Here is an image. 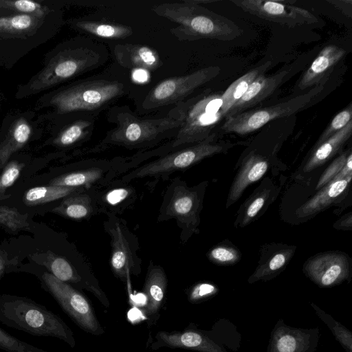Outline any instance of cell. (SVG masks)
Returning <instances> with one entry per match:
<instances>
[{
	"label": "cell",
	"instance_id": "obj_29",
	"mask_svg": "<svg viewBox=\"0 0 352 352\" xmlns=\"http://www.w3.org/2000/svg\"><path fill=\"white\" fill-rule=\"evenodd\" d=\"M67 23L80 33L102 39H124L133 34L131 26L113 21L73 18Z\"/></svg>",
	"mask_w": 352,
	"mask_h": 352
},
{
	"label": "cell",
	"instance_id": "obj_35",
	"mask_svg": "<svg viewBox=\"0 0 352 352\" xmlns=\"http://www.w3.org/2000/svg\"><path fill=\"white\" fill-rule=\"evenodd\" d=\"M28 158L10 159L0 172V201L10 196L8 191L15 184L26 167Z\"/></svg>",
	"mask_w": 352,
	"mask_h": 352
},
{
	"label": "cell",
	"instance_id": "obj_4",
	"mask_svg": "<svg viewBox=\"0 0 352 352\" xmlns=\"http://www.w3.org/2000/svg\"><path fill=\"white\" fill-rule=\"evenodd\" d=\"M159 16L178 25L170 30L180 41H193L203 38L231 41L243 31L234 22L218 14L191 0L179 3H163L153 7Z\"/></svg>",
	"mask_w": 352,
	"mask_h": 352
},
{
	"label": "cell",
	"instance_id": "obj_6",
	"mask_svg": "<svg viewBox=\"0 0 352 352\" xmlns=\"http://www.w3.org/2000/svg\"><path fill=\"white\" fill-rule=\"evenodd\" d=\"M0 322L32 335L58 338L72 348L76 345L73 331L61 318L24 296L0 295Z\"/></svg>",
	"mask_w": 352,
	"mask_h": 352
},
{
	"label": "cell",
	"instance_id": "obj_34",
	"mask_svg": "<svg viewBox=\"0 0 352 352\" xmlns=\"http://www.w3.org/2000/svg\"><path fill=\"white\" fill-rule=\"evenodd\" d=\"M87 188L47 185L36 186L26 190L23 197L24 204L29 206L42 205L58 200Z\"/></svg>",
	"mask_w": 352,
	"mask_h": 352
},
{
	"label": "cell",
	"instance_id": "obj_14",
	"mask_svg": "<svg viewBox=\"0 0 352 352\" xmlns=\"http://www.w3.org/2000/svg\"><path fill=\"white\" fill-rule=\"evenodd\" d=\"M302 272L318 287H333L351 280V259L340 251L320 252L305 261Z\"/></svg>",
	"mask_w": 352,
	"mask_h": 352
},
{
	"label": "cell",
	"instance_id": "obj_32",
	"mask_svg": "<svg viewBox=\"0 0 352 352\" xmlns=\"http://www.w3.org/2000/svg\"><path fill=\"white\" fill-rule=\"evenodd\" d=\"M45 17L19 13L0 16V36L22 37L32 34L42 25Z\"/></svg>",
	"mask_w": 352,
	"mask_h": 352
},
{
	"label": "cell",
	"instance_id": "obj_37",
	"mask_svg": "<svg viewBox=\"0 0 352 352\" xmlns=\"http://www.w3.org/2000/svg\"><path fill=\"white\" fill-rule=\"evenodd\" d=\"M208 260L214 264L228 266L239 261L241 257L239 250L228 241H224L212 248L207 253Z\"/></svg>",
	"mask_w": 352,
	"mask_h": 352
},
{
	"label": "cell",
	"instance_id": "obj_30",
	"mask_svg": "<svg viewBox=\"0 0 352 352\" xmlns=\"http://www.w3.org/2000/svg\"><path fill=\"white\" fill-rule=\"evenodd\" d=\"M351 134L352 121L324 142L314 147L313 151L302 168V173L311 172L340 153L350 139Z\"/></svg>",
	"mask_w": 352,
	"mask_h": 352
},
{
	"label": "cell",
	"instance_id": "obj_20",
	"mask_svg": "<svg viewBox=\"0 0 352 352\" xmlns=\"http://www.w3.org/2000/svg\"><path fill=\"white\" fill-rule=\"evenodd\" d=\"M269 166L270 160L264 155L256 150L248 153L230 188L226 208L237 201L248 186L259 180L266 173Z\"/></svg>",
	"mask_w": 352,
	"mask_h": 352
},
{
	"label": "cell",
	"instance_id": "obj_36",
	"mask_svg": "<svg viewBox=\"0 0 352 352\" xmlns=\"http://www.w3.org/2000/svg\"><path fill=\"white\" fill-rule=\"evenodd\" d=\"M310 305L318 318L328 327L336 340L346 352H352L351 331L314 302H310Z\"/></svg>",
	"mask_w": 352,
	"mask_h": 352
},
{
	"label": "cell",
	"instance_id": "obj_46",
	"mask_svg": "<svg viewBox=\"0 0 352 352\" xmlns=\"http://www.w3.org/2000/svg\"><path fill=\"white\" fill-rule=\"evenodd\" d=\"M351 219V212H349L348 214L342 217L337 221L333 225V227L336 229L351 230L352 227Z\"/></svg>",
	"mask_w": 352,
	"mask_h": 352
},
{
	"label": "cell",
	"instance_id": "obj_33",
	"mask_svg": "<svg viewBox=\"0 0 352 352\" xmlns=\"http://www.w3.org/2000/svg\"><path fill=\"white\" fill-rule=\"evenodd\" d=\"M272 62L267 61L256 67L234 81L226 90L221 94L223 101L222 111L226 116L230 109L240 100L248 90L250 84L260 75L264 74L271 67Z\"/></svg>",
	"mask_w": 352,
	"mask_h": 352
},
{
	"label": "cell",
	"instance_id": "obj_7",
	"mask_svg": "<svg viewBox=\"0 0 352 352\" xmlns=\"http://www.w3.org/2000/svg\"><path fill=\"white\" fill-rule=\"evenodd\" d=\"M237 144L219 140L216 132L206 139L173 151L157 159L136 166L113 179L111 183H129L136 179L153 177L165 179L173 173L186 169L205 158L227 153Z\"/></svg>",
	"mask_w": 352,
	"mask_h": 352
},
{
	"label": "cell",
	"instance_id": "obj_43",
	"mask_svg": "<svg viewBox=\"0 0 352 352\" xmlns=\"http://www.w3.org/2000/svg\"><path fill=\"white\" fill-rule=\"evenodd\" d=\"M351 153V149L345 151L331 162L319 178L316 190H320L334 179L346 164L348 156Z\"/></svg>",
	"mask_w": 352,
	"mask_h": 352
},
{
	"label": "cell",
	"instance_id": "obj_40",
	"mask_svg": "<svg viewBox=\"0 0 352 352\" xmlns=\"http://www.w3.org/2000/svg\"><path fill=\"white\" fill-rule=\"evenodd\" d=\"M351 118L352 104H349L346 108L340 111L333 117L328 126L318 138L314 147L322 144L330 137L342 129L345 126H346L350 122L352 121Z\"/></svg>",
	"mask_w": 352,
	"mask_h": 352
},
{
	"label": "cell",
	"instance_id": "obj_39",
	"mask_svg": "<svg viewBox=\"0 0 352 352\" xmlns=\"http://www.w3.org/2000/svg\"><path fill=\"white\" fill-rule=\"evenodd\" d=\"M0 8L41 16H46L50 12L48 6L30 0H0Z\"/></svg>",
	"mask_w": 352,
	"mask_h": 352
},
{
	"label": "cell",
	"instance_id": "obj_23",
	"mask_svg": "<svg viewBox=\"0 0 352 352\" xmlns=\"http://www.w3.org/2000/svg\"><path fill=\"white\" fill-rule=\"evenodd\" d=\"M296 246L283 244L270 245L263 250L258 265L248 279L250 284L257 281H268L283 272L296 251Z\"/></svg>",
	"mask_w": 352,
	"mask_h": 352
},
{
	"label": "cell",
	"instance_id": "obj_19",
	"mask_svg": "<svg viewBox=\"0 0 352 352\" xmlns=\"http://www.w3.org/2000/svg\"><path fill=\"white\" fill-rule=\"evenodd\" d=\"M67 116L70 119L53 134L47 143L63 151L80 146L91 138L98 115L77 113Z\"/></svg>",
	"mask_w": 352,
	"mask_h": 352
},
{
	"label": "cell",
	"instance_id": "obj_38",
	"mask_svg": "<svg viewBox=\"0 0 352 352\" xmlns=\"http://www.w3.org/2000/svg\"><path fill=\"white\" fill-rule=\"evenodd\" d=\"M0 225L12 234L30 230L28 214H22L14 208L0 206Z\"/></svg>",
	"mask_w": 352,
	"mask_h": 352
},
{
	"label": "cell",
	"instance_id": "obj_12",
	"mask_svg": "<svg viewBox=\"0 0 352 352\" xmlns=\"http://www.w3.org/2000/svg\"><path fill=\"white\" fill-rule=\"evenodd\" d=\"M42 285L62 309L82 330L102 336L104 330L96 317L91 303L78 289L45 272L40 277Z\"/></svg>",
	"mask_w": 352,
	"mask_h": 352
},
{
	"label": "cell",
	"instance_id": "obj_16",
	"mask_svg": "<svg viewBox=\"0 0 352 352\" xmlns=\"http://www.w3.org/2000/svg\"><path fill=\"white\" fill-rule=\"evenodd\" d=\"M31 111L8 114L0 129V172L17 151L41 133Z\"/></svg>",
	"mask_w": 352,
	"mask_h": 352
},
{
	"label": "cell",
	"instance_id": "obj_25",
	"mask_svg": "<svg viewBox=\"0 0 352 352\" xmlns=\"http://www.w3.org/2000/svg\"><path fill=\"white\" fill-rule=\"evenodd\" d=\"M96 188H89L69 195L51 212L73 220H85L101 213L97 201Z\"/></svg>",
	"mask_w": 352,
	"mask_h": 352
},
{
	"label": "cell",
	"instance_id": "obj_18",
	"mask_svg": "<svg viewBox=\"0 0 352 352\" xmlns=\"http://www.w3.org/2000/svg\"><path fill=\"white\" fill-rule=\"evenodd\" d=\"M320 337V329L296 328L278 319L270 333L267 352H316Z\"/></svg>",
	"mask_w": 352,
	"mask_h": 352
},
{
	"label": "cell",
	"instance_id": "obj_47",
	"mask_svg": "<svg viewBox=\"0 0 352 352\" xmlns=\"http://www.w3.org/2000/svg\"><path fill=\"white\" fill-rule=\"evenodd\" d=\"M134 79L138 82H144L146 80V72L143 70H135L133 74Z\"/></svg>",
	"mask_w": 352,
	"mask_h": 352
},
{
	"label": "cell",
	"instance_id": "obj_27",
	"mask_svg": "<svg viewBox=\"0 0 352 352\" xmlns=\"http://www.w3.org/2000/svg\"><path fill=\"white\" fill-rule=\"evenodd\" d=\"M352 175L334 179L318 190L296 210L298 218L311 217L341 199L349 189Z\"/></svg>",
	"mask_w": 352,
	"mask_h": 352
},
{
	"label": "cell",
	"instance_id": "obj_28",
	"mask_svg": "<svg viewBox=\"0 0 352 352\" xmlns=\"http://www.w3.org/2000/svg\"><path fill=\"white\" fill-rule=\"evenodd\" d=\"M129 183L111 182L97 190L96 198L101 213L119 214L135 204L137 190Z\"/></svg>",
	"mask_w": 352,
	"mask_h": 352
},
{
	"label": "cell",
	"instance_id": "obj_5",
	"mask_svg": "<svg viewBox=\"0 0 352 352\" xmlns=\"http://www.w3.org/2000/svg\"><path fill=\"white\" fill-rule=\"evenodd\" d=\"M222 105L221 94L210 90L176 104L168 113L181 120L182 124L171 141L158 147L159 156L208 138L225 118Z\"/></svg>",
	"mask_w": 352,
	"mask_h": 352
},
{
	"label": "cell",
	"instance_id": "obj_31",
	"mask_svg": "<svg viewBox=\"0 0 352 352\" xmlns=\"http://www.w3.org/2000/svg\"><path fill=\"white\" fill-rule=\"evenodd\" d=\"M266 180L241 205L234 222L236 226L243 228L250 223L275 195V186L270 179L267 183Z\"/></svg>",
	"mask_w": 352,
	"mask_h": 352
},
{
	"label": "cell",
	"instance_id": "obj_8",
	"mask_svg": "<svg viewBox=\"0 0 352 352\" xmlns=\"http://www.w3.org/2000/svg\"><path fill=\"white\" fill-rule=\"evenodd\" d=\"M241 334L229 320H218L208 331L187 329L183 331H160L155 336L151 349L166 347L198 352H236L241 347Z\"/></svg>",
	"mask_w": 352,
	"mask_h": 352
},
{
	"label": "cell",
	"instance_id": "obj_22",
	"mask_svg": "<svg viewBox=\"0 0 352 352\" xmlns=\"http://www.w3.org/2000/svg\"><path fill=\"white\" fill-rule=\"evenodd\" d=\"M113 54L118 64L126 69L150 72L162 65L157 51L146 45L118 44L113 48Z\"/></svg>",
	"mask_w": 352,
	"mask_h": 352
},
{
	"label": "cell",
	"instance_id": "obj_17",
	"mask_svg": "<svg viewBox=\"0 0 352 352\" xmlns=\"http://www.w3.org/2000/svg\"><path fill=\"white\" fill-rule=\"evenodd\" d=\"M32 258L35 262L43 265L48 272L56 278L78 290L85 289L91 292L104 307H109V301L96 277L80 272L77 267L64 256L47 251L34 254Z\"/></svg>",
	"mask_w": 352,
	"mask_h": 352
},
{
	"label": "cell",
	"instance_id": "obj_42",
	"mask_svg": "<svg viewBox=\"0 0 352 352\" xmlns=\"http://www.w3.org/2000/svg\"><path fill=\"white\" fill-rule=\"evenodd\" d=\"M0 349L7 352H48L17 339L0 328Z\"/></svg>",
	"mask_w": 352,
	"mask_h": 352
},
{
	"label": "cell",
	"instance_id": "obj_3",
	"mask_svg": "<svg viewBox=\"0 0 352 352\" xmlns=\"http://www.w3.org/2000/svg\"><path fill=\"white\" fill-rule=\"evenodd\" d=\"M129 85L102 76L82 79L54 89L40 98L36 107L51 108L53 116L100 112L129 92Z\"/></svg>",
	"mask_w": 352,
	"mask_h": 352
},
{
	"label": "cell",
	"instance_id": "obj_24",
	"mask_svg": "<svg viewBox=\"0 0 352 352\" xmlns=\"http://www.w3.org/2000/svg\"><path fill=\"white\" fill-rule=\"evenodd\" d=\"M168 280L164 268L153 264L151 261L147 270L143 287V293L146 297L144 309L151 326L157 320L160 311L163 306L167 289Z\"/></svg>",
	"mask_w": 352,
	"mask_h": 352
},
{
	"label": "cell",
	"instance_id": "obj_1",
	"mask_svg": "<svg viewBox=\"0 0 352 352\" xmlns=\"http://www.w3.org/2000/svg\"><path fill=\"white\" fill-rule=\"evenodd\" d=\"M107 47L88 36H79L58 45L47 56L43 67L18 86L16 98H25L52 89L107 62Z\"/></svg>",
	"mask_w": 352,
	"mask_h": 352
},
{
	"label": "cell",
	"instance_id": "obj_2",
	"mask_svg": "<svg viewBox=\"0 0 352 352\" xmlns=\"http://www.w3.org/2000/svg\"><path fill=\"white\" fill-rule=\"evenodd\" d=\"M107 120L115 126L94 146L97 152L112 146L141 151L152 148L165 140L173 139L182 124L181 120L169 113L159 118H140L128 105L110 107Z\"/></svg>",
	"mask_w": 352,
	"mask_h": 352
},
{
	"label": "cell",
	"instance_id": "obj_44",
	"mask_svg": "<svg viewBox=\"0 0 352 352\" xmlns=\"http://www.w3.org/2000/svg\"><path fill=\"white\" fill-rule=\"evenodd\" d=\"M19 265L17 256L9 258L7 252L3 250H0V278L6 273L12 272Z\"/></svg>",
	"mask_w": 352,
	"mask_h": 352
},
{
	"label": "cell",
	"instance_id": "obj_15",
	"mask_svg": "<svg viewBox=\"0 0 352 352\" xmlns=\"http://www.w3.org/2000/svg\"><path fill=\"white\" fill-rule=\"evenodd\" d=\"M241 10L259 18L294 28L319 22L309 11L292 3L296 1L232 0Z\"/></svg>",
	"mask_w": 352,
	"mask_h": 352
},
{
	"label": "cell",
	"instance_id": "obj_9",
	"mask_svg": "<svg viewBox=\"0 0 352 352\" xmlns=\"http://www.w3.org/2000/svg\"><path fill=\"white\" fill-rule=\"evenodd\" d=\"M208 182L189 187L181 177L175 178L167 187L157 217L159 222L172 219L181 228L180 239L185 243L198 234L200 213Z\"/></svg>",
	"mask_w": 352,
	"mask_h": 352
},
{
	"label": "cell",
	"instance_id": "obj_11",
	"mask_svg": "<svg viewBox=\"0 0 352 352\" xmlns=\"http://www.w3.org/2000/svg\"><path fill=\"white\" fill-rule=\"evenodd\" d=\"M104 214V230L111 237V269L118 278L126 283L131 275L141 273L142 260L138 255L140 244L124 219L111 212Z\"/></svg>",
	"mask_w": 352,
	"mask_h": 352
},
{
	"label": "cell",
	"instance_id": "obj_41",
	"mask_svg": "<svg viewBox=\"0 0 352 352\" xmlns=\"http://www.w3.org/2000/svg\"><path fill=\"white\" fill-rule=\"evenodd\" d=\"M219 292L217 285L210 282H200L189 289L187 298L190 303L199 304L213 298Z\"/></svg>",
	"mask_w": 352,
	"mask_h": 352
},
{
	"label": "cell",
	"instance_id": "obj_21",
	"mask_svg": "<svg viewBox=\"0 0 352 352\" xmlns=\"http://www.w3.org/2000/svg\"><path fill=\"white\" fill-rule=\"evenodd\" d=\"M346 51L336 45L325 46L300 78L297 87L300 90L325 85L336 66L343 58Z\"/></svg>",
	"mask_w": 352,
	"mask_h": 352
},
{
	"label": "cell",
	"instance_id": "obj_13",
	"mask_svg": "<svg viewBox=\"0 0 352 352\" xmlns=\"http://www.w3.org/2000/svg\"><path fill=\"white\" fill-rule=\"evenodd\" d=\"M221 72L218 66H209L190 74L162 80L147 93L141 104L144 111L177 104L195 89L216 78Z\"/></svg>",
	"mask_w": 352,
	"mask_h": 352
},
{
	"label": "cell",
	"instance_id": "obj_45",
	"mask_svg": "<svg viewBox=\"0 0 352 352\" xmlns=\"http://www.w3.org/2000/svg\"><path fill=\"white\" fill-rule=\"evenodd\" d=\"M329 3L334 6L344 15L351 17L352 15V1L351 0H329Z\"/></svg>",
	"mask_w": 352,
	"mask_h": 352
},
{
	"label": "cell",
	"instance_id": "obj_10",
	"mask_svg": "<svg viewBox=\"0 0 352 352\" xmlns=\"http://www.w3.org/2000/svg\"><path fill=\"white\" fill-rule=\"evenodd\" d=\"M324 86H316L305 94L272 106L246 110L227 116L220 127V132L246 135L261 129L271 121L293 116L318 101L323 94Z\"/></svg>",
	"mask_w": 352,
	"mask_h": 352
},
{
	"label": "cell",
	"instance_id": "obj_26",
	"mask_svg": "<svg viewBox=\"0 0 352 352\" xmlns=\"http://www.w3.org/2000/svg\"><path fill=\"white\" fill-rule=\"evenodd\" d=\"M289 69L269 76H258L249 86L240 100L230 109L226 117L246 111L270 96L283 81Z\"/></svg>",
	"mask_w": 352,
	"mask_h": 352
},
{
	"label": "cell",
	"instance_id": "obj_48",
	"mask_svg": "<svg viewBox=\"0 0 352 352\" xmlns=\"http://www.w3.org/2000/svg\"><path fill=\"white\" fill-rule=\"evenodd\" d=\"M0 102H1V100H0ZM0 105H1V104H0Z\"/></svg>",
	"mask_w": 352,
	"mask_h": 352
}]
</instances>
